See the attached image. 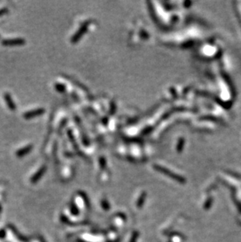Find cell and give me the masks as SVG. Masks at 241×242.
Instances as JSON below:
<instances>
[{"label":"cell","instance_id":"6da1fadb","mask_svg":"<svg viewBox=\"0 0 241 242\" xmlns=\"http://www.w3.org/2000/svg\"><path fill=\"white\" fill-rule=\"evenodd\" d=\"M26 41L23 39H4L2 41V45L4 46H18L24 45Z\"/></svg>","mask_w":241,"mask_h":242},{"label":"cell","instance_id":"7a4b0ae2","mask_svg":"<svg viewBox=\"0 0 241 242\" xmlns=\"http://www.w3.org/2000/svg\"><path fill=\"white\" fill-rule=\"evenodd\" d=\"M45 113V109L44 108H38L35 109V110H30V111L25 112L23 114V117L25 119H33L35 117H38V116L42 115Z\"/></svg>","mask_w":241,"mask_h":242},{"label":"cell","instance_id":"3957f363","mask_svg":"<svg viewBox=\"0 0 241 242\" xmlns=\"http://www.w3.org/2000/svg\"><path fill=\"white\" fill-rule=\"evenodd\" d=\"M4 100H5L6 104L7 107L8 108L10 109V110H15L17 109V106H16V104L14 102L13 99H12L11 95L8 93H5L4 94Z\"/></svg>","mask_w":241,"mask_h":242},{"label":"cell","instance_id":"277c9868","mask_svg":"<svg viewBox=\"0 0 241 242\" xmlns=\"http://www.w3.org/2000/svg\"><path fill=\"white\" fill-rule=\"evenodd\" d=\"M32 148H33V146L27 145V146H26V147H23V148L20 149L19 150H17V153H16V154H17V157H19V158L23 157V156L26 155V154H27L28 153H30L31 150H32Z\"/></svg>","mask_w":241,"mask_h":242},{"label":"cell","instance_id":"5b68a950","mask_svg":"<svg viewBox=\"0 0 241 242\" xmlns=\"http://www.w3.org/2000/svg\"><path fill=\"white\" fill-rule=\"evenodd\" d=\"M45 166H43V167H42V169H41L40 170H39V172H37V173L35 174V175H34V177L32 178V182L34 183V181L35 182V181H37L38 179H39V178H41V177H42V175L44 174V172H45Z\"/></svg>","mask_w":241,"mask_h":242},{"label":"cell","instance_id":"8992f818","mask_svg":"<svg viewBox=\"0 0 241 242\" xmlns=\"http://www.w3.org/2000/svg\"><path fill=\"white\" fill-rule=\"evenodd\" d=\"M55 88L56 89H57L58 92L60 93H63L64 90H65V88H64V85H62V84H60V83H57L55 85Z\"/></svg>","mask_w":241,"mask_h":242},{"label":"cell","instance_id":"52a82bcc","mask_svg":"<svg viewBox=\"0 0 241 242\" xmlns=\"http://www.w3.org/2000/svg\"><path fill=\"white\" fill-rule=\"evenodd\" d=\"M8 12V10L6 8H3V9H0V17L4 14H6Z\"/></svg>","mask_w":241,"mask_h":242}]
</instances>
